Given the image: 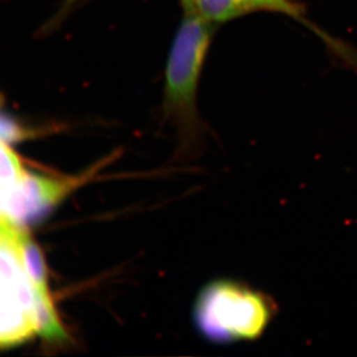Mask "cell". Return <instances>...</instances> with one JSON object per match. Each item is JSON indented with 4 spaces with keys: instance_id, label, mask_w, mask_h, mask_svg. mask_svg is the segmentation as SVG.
Wrapping results in <instances>:
<instances>
[{
    "instance_id": "8992f818",
    "label": "cell",
    "mask_w": 357,
    "mask_h": 357,
    "mask_svg": "<svg viewBox=\"0 0 357 357\" xmlns=\"http://www.w3.org/2000/svg\"><path fill=\"white\" fill-rule=\"evenodd\" d=\"M256 2L260 10L274 11L303 20L302 8L291 0H256Z\"/></svg>"
},
{
    "instance_id": "5b68a950",
    "label": "cell",
    "mask_w": 357,
    "mask_h": 357,
    "mask_svg": "<svg viewBox=\"0 0 357 357\" xmlns=\"http://www.w3.org/2000/svg\"><path fill=\"white\" fill-rule=\"evenodd\" d=\"M184 7L215 25L260 10L256 0H190Z\"/></svg>"
},
{
    "instance_id": "3957f363",
    "label": "cell",
    "mask_w": 357,
    "mask_h": 357,
    "mask_svg": "<svg viewBox=\"0 0 357 357\" xmlns=\"http://www.w3.org/2000/svg\"><path fill=\"white\" fill-rule=\"evenodd\" d=\"M0 225V344L4 349L29 340L35 333H38V326L36 292L21 250L24 227L4 215H1Z\"/></svg>"
},
{
    "instance_id": "277c9868",
    "label": "cell",
    "mask_w": 357,
    "mask_h": 357,
    "mask_svg": "<svg viewBox=\"0 0 357 357\" xmlns=\"http://www.w3.org/2000/svg\"><path fill=\"white\" fill-rule=\"evenodd\" d=\"M96 172L98 168H93L76 177L54 178L25 169L13 184L0 188L1 215L21 227L37 222Z\"/></svg>"
},
{
    "instance_id": "6da1fadb",
    "label": "cell",
    "mask_w": 357,
    "mask_h": 357,
    "mask_svg": "<svg viewBox=\"0 0 357 357\" xmlns=\"http://www.w3.org/2000/svg\"><path fill=\"white\" fill-rule=\"evenodd\" d=\"M215 26L185 8L167 60L162 112L188 146L197 144L201 138L199 84Z\"/></svg>"
},
{
    "instance_id": "7a4b0ae2",
    "label": "cell",
    "mask_w": 357,
    "mask_h": 357,
    "mask_svg": "<svg viewBox=\"0 0 357 357\" xmlns=\"http://www.w3.org/2000/svg\"><path fill=\"white\" fill-rule=\"evenodd\" d=\"M276 311L266 294L241 282L220 280L199 296L195 319L201 332L213 342H245L259 337Z\"/></svg>"
},
{
    "instance_id": "52a82bcc",
    "label": "cell",
    "mask_w": 357,
    "mask_h": 357,
    "mask_svg": "<svg viewBox=\"0 0 357 357\" xmlns=\"http://www.w3.org/2000/svg\"><path fill=\"white\" fill-rule=\"evenodd\" d=\"M183 1V3L185 4V3H188V2L190 1V0H182Z\"/></svg>"
}]
</instances>
